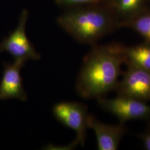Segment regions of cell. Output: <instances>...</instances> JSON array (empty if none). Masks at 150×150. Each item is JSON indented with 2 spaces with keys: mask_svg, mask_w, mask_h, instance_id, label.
I'll use <instances>...</instances> for the list:
<instances>
[{
  "mask_svg": "<svg viewBox=\"0 0 150 150\" xmlns=\"http://www.w3.org/2000/svg\"><path fill=\"white\" fill-rule=\"evenodd\" d=\"M125 48L120 43L93 45L83 59L76 81L80 96L98 99L116 90L125 63Z\"/></svg>",
  "mask_w": 150,
  "mask_h": 150,
  "instance_id": "6da1fadb",
  "label": "cell"
},
{
  "mask_svg": "<svg viewBox=\"0 0 150 150\" xmlns=\"http://www.w3.org/2000/svg\"><path fill=\"white\" fill-rule=\"evenodd\" d=\"M57 22L77 42L92 45L120 28L118 20L105 4L71 7L57 17Z\"/></svg>",
  "mask_w": 150,
  "mask_h": 150,
  "instance_id": "7a4b0ae2",
  "label": "cell"
},
{
  "mask_svg": "<svg viewBox=\"0 0 150 150\" xmlns=\"http://www.w3.org/2000/svg\"><path fill=\"white\" fill-rule=\"evenodd\" d=\"M88 108L85 105L77 102H61L55 104L52 113L55 118L64 126L74 130L77 136L69 147L85 145L86 132L88 129Z\"/></svg>",
  "mask_w": 150,
  "mask_h": 150,
  "instance_id": "3957f363",
  "label": "cell"
},
{
  "mask_svg": "<svg viewBox=\"0 0 150 150\" xmlns=\"http://www.w3.org/2000/svg\"><path fill=\"white\" fill-rule=\"evenodd\" d=\"M28 15L26 9L22 11L16 29L0 43V50L10 54L15 60L26 62L28 59L36 61L41 58L40 54L36 51L26 35V27Z\"/></svg>",
  "mask_w": 150,
  "mask_h": 150,
  "instance_id": "277c9868",
  "label": "cell"
},
{
  "mask_svg": "<svg viewBox=\"0 0 150 150\" xmlns=\"http://www.w3.org/2000/svg\"><path fill=\"white\" fill-rule=\"evenodd\" d=\"M97 100L99 106L116 116L120 123L124 124L130 120L150 118V106L146 102L118 95L112 98L103 97Z\"/></svg>",
  "mask_w": 150,
  "mask_h": 150,
  "instance_id": "5b68a950",
  "label": "cell"
},
{
  "mask_svg": "<svg viewBox=\"0 0 150 150\" xmlns=\"http://www.w3.org/2000/svg\"><path fill=\"white\" fill-rule=\"evenodd\" d=\"M115 90L118 96L131 97L144 102L150 101V72L127 66Z\"/></svg>",
  "mask_w": 150,
  "mask_h": 150,
  "instance_id": "8992f818",
  "label": "cell"
},
{
  "mask_svg": "<svg viewBox=\"0 0 150 150\" xmlns=\"http://www.w3.org/2000/svg\"><path fill=\"white\" fill-rule=\"evenodd\" d=\"M25 61L15 60L13 64H6L0 83V99L16 98L26 101L27 95L23 88L20 71Z\"/></svg>",
  "mask_w": 150,
  "mask_h": 150,
  "instance_id": "52a82bcc",
  "label": "cell"
},
{
  "mask_svg": "<svg viewBox=\"0 0 150 150\" xmlns=\"http://www.w3.org/2000/svg\"><path fill=\"white\" fill-rule=\"evenodd\" d=\"M88 129H92L97 139V149L99 150H116L120 141L126 132L123 123L108 125L102 123L93 116L88 118Z\"/></svg>",
  "mask_w": 150,
  "mask_h": 150,
  "instance_id": "ba28073f",
  "label": "cell"
},
{
  "mask_svg": "<svg viewBox=\"0 0 150 150\" xmlns=\"http://www.w3.org/2000/svg\"><path fill=\"white\" fill-rule=\"evenodd\" d=\"M150 0H106L104 3L120 22V27L148 7Z\"/></svg>",
  "mask_w": 150,
  "mask_h": 150,
  "instance_id": "9c48e42d",
  "label": "cell"
},
{
  "mask_svg": "<svg viewBox=\"0 0 150 150\" xmlns=\"http://www.w3.org/2000/svg\"><path fill=\"white\" fill-rule=\"evenodd\" d=\"M125 64L150 72V43H144L125 48Z\"/></svg>",
  "mask_w": 150,
  "mask_h": 150,
  "instance_id": "30bf717a",
  "label": "cell"
},
{
  "mask_svg": "<svg viewBox=\"0 0 150 150\" xmlns=\"http://www.w3.org/2000/svg\"><path fill=\"white\" fill-rule=\"evenodd\" d=\"M122 27L132 29L150 43V7H147L133 19L125 23Z\"/></svg>",
  "mask_w": 150,
  "mask_h": 150,
  "instance_id": "8fae6325",
  "label": "cell"
},
{
  "mask_svg": "<svg viewBox=\"0 0 150 150\" xmlns=\"http://www.w3.org/2000/svg\"><path fill=\"white\" fill-rule=\"evenodd\" d=\"M55 1L59 5L71 8L81 6L104 4L106 0H55Z\"/></svg>",
  "mask_w": 150,
  "mask_h": 150,
  "instance_id": "7c38bea8",
  "label": "cell"
},
{
  "mask_svg": "<svg viewBox=\"0 0 150 150\" xmlns=\"http://www.w3.org/2000/svg\"><path fill=\"white\" fill-rule=\"evenodd\" d=\"M141 139L142 141L145 149L150 150V129L141 135Z\"/></svg>",
  "mask_w": 150,
  "mask_h": 150,
  "instance_id": "4fadbf2b",
  "label": "cell"
}]
</instances>
